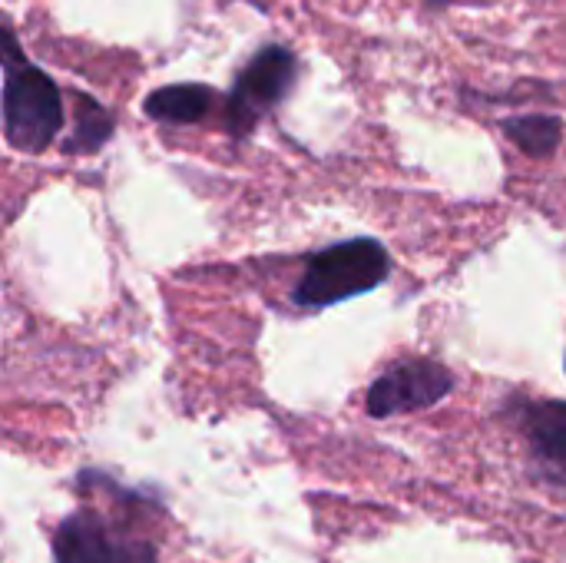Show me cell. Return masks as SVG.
I'll list each match as a JSON object with an SVG mask.
<instances>
[{
	"label": "cell",
	"mask_w": 566,
	"mask_h": 563,
	"mask_svg": "<svg viewBox=\"0 0 566 563\" xmlns=\"http://www.w3.org/2000/svg\"><path fill=\"white\" fill-rule=\"evenodd\" d=\"M517 425L524 431L534 468L566 488V402L554 398H524L517 405Z\"/></svg>",
	"instance_id": "obj_6"
},
{
	"label": "cell",
	"mask_w": 566,
	"mask_h": 563,
	"mask_svg": "<svg viewBox=\"0 0 566 563\" xmlns=\"http://www.w3.org/2000/svg\"><path fill=\"white\" fill-rule=\"evenodd\" d=\"M504 133L514 146H521L534 159H551L564 139V119L554 113H524V116H507Z\"/></svg>",
	"instance_id": "obj_8"
},
{
	"label": "cell",
	"mask_w": 566,
	"mask_h": 563,
	"mask_svg": "<svg viewBox=\"0 0 566 563\" xmlns=\"http://www.w3.org/2000/svg\"><path fill=\"white\" fill-rule=\"evenodd\" d=\"M388 275H391V256L378 239L361 236V239L335 242L305 262L292 289V302L302 309L338 305L345 299L378 289Z\"/></svg>",
	"instance_id": "obj_2"
},
{
	"label": "cell",
	"mask_w": 566,
	"mask_h": 563,
	"mask_svg": "<svg viewBox=\"0 0 566 563\" xmlns=\"http://www.w3.org/2000/svg\"><path fill=\"white\" fill-rule=\"evenodd\" d=\"M63 129L60 86L17 46L13 30H3V136L20 153H43Z\"/></svg>",
	"instance_id": "obj_1"
},
{
	"label": "cell",
	"mask_w": 566,
	"mask_h": 563,
	"mask_svg": "<svg viewBox=\"0 0 566 563\" xmlns=\"http://www.w3.org/2000/svg\"><path fill=\"white\" fill-rule=\"evenodd\" d=\"M56 563H159L156 548L133 531L129 521H113L93 508H80L53 531Z\"/></svg>",
	"instance_id": "obj_3"
},
{
	"label": "cell",
	"mask_w": 566,
	"mask_h": 563,
	"mask_svg": "<svg viewBox=\"0 0 566 563\" xmlns=\"http://www.w3.org/2000/svg\"><path fill=\"white\" fill-rule=\"evenodd\" d=\"M451 392H454V375L444 365L431 358H408L391 365L381 378L371 382L365 411L371 418H395V415L431 408L444 402Z\"/></svg>",
	"instance_id": "obj_5"
},
{
	"label": "cell",
	"mask_w": 566,
	"mask_h": 563,
	"mask_svg": "<svg viewBox=\"0 0 566 563\" xmlns=\"http://www.w3.org/2000/svg\"><path fill=\"white\" fill-rule=\"evenodd\" d=\"M76 123H73V133H70V139L63 143V149L66 153H80V156H90V153H96L99 146H106V139L113 136V129H116V116H113V110H106L103 103H96L93 96H86V93H76Z\"/></svg>",
	"instance_id": "obj_9"
},
{
	"label": "cell",
	"mask_w": 566,
	"mask_h": 563,
	"mask_svg": "<svg viewBox=\"0 0 566 563\" xmlns=\"http://www.w3.org/2000/svg\"><path fill=\"white\" fill-rule=\"evenodd\" d=\"M444 3H451V0H431V7H444Z\"/></svg>",
	"instance_id": "obj_10"
},
{
	"label": "cell",
	"mask_w": 566,
	"mask_h": 563,
	"mask_svg": "<svg viewBox=\"0 0 566 563\" xmlns=\"http://www.w3.org/2000/svg\"><path fill=\"white\" fill-rule=\"evenodd\" d=\"M212 86L206 83H172L146 96V116L159 123H199L212 110Z\"/></svg>",
	"instance_id": "obj_7"
},
{
	"label": "cell",
	"mask_w": 566,
	"mask_h": 563,
	"mask_svg": "<svg viewBox=\"0 0 566 563\" xmlns=\"http://www.w3.org/2000/svg\"><path fill=\"white\" fill-rule=\"evenodd\" d=\"M298 73V56L279 43L262 46L235 76L229 100H226V129L235 139H245L255 123L272 113L285 93L292 90Z\"/></svg>",
	"instance_id": "obj_4"
}]
</instances>
